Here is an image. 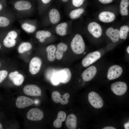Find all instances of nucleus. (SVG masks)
Segmentation results:
<instances>
[{
    "instance_id": "c9c22d12",
    "label": "nucleus",
    "mask_w": 129,
    "mask_h": 129,
    "mask_svg": "<svg viewBox=\"0 0 129 129\" xmlns=\"http://www.w3.org/2000/svg\"><path fill=\"white\" fill-rule=\"evenodd\" d=\"M103 129H115V128L111 126H107L103 128Z\"/></svg>"
},
{
    "instance_id": "bb28decb",
    "label": "nucleus",
    "mask_w": 129,
    "mask_h": 129,
    "mask_svg": "<svg viewBox=\"0 0 129 129\" xmlns=\"http://www.w3.org/2000/svg\"><path fill=\"white\" fill-rule=\"evenodd\" d=\"M67 24L66 22L61 23L56 27L55 30L56 33L61 36H64L67 34Z\"/></svg>"
},
{
    "instance_id": "cd10ccee",
    "label": "nucleus",
    "mask_w": 129,
    "mask_h": 129,
    "mask_svg": "<svg viewBox=\"0 0 129 129\" xmlns=\"http://www.w3.org/2000/svg\"><path fill=\"white\" fill-rule=\"evenodd\" d=\"M129 5L128 0H122L120 3V12L121 15L123 16L128 15V7Z\"/></svg>"
},
{
    "instance_id": "6ab92c4d",
    "label": "nucleus",
    "mask_w": 129,
    "mask_h": 129,
    "mask_svg": "<svg viewBox=\"0 0 129 129\" xmlns=\"http://www.w3.org/2000/svg\"><path fill=\"white\" fill-rule=\"evenodd\" d=\"M98 18L99 20L102 22L109 23L113 21L115 19V15L112 12L104 11L99 14Z\"/></svg>"
},
{
    "instance_id": "ddd939ff",
    "label": "nucleus",
    "mask_w": 129,
    "mask_h": 129,
    "mask_svg": "<svg viewBox=\"0 0 129 129\" xmlns=\"http://www.w3.org/2000/svg\"><path fill=\"white\" fill-rule=\"evenodd\" d=\"M87 28L89 32L95 38H98L102 35L101 27L99 24L96 22H93L89 23Z\"/></svg>"
},
{
    "instance_id": "f257e3e1",
    "label": "nucleus",
    "mask_w": 129,
    "mask_h": 129,
    "mask_svg": "<svg viewBox=\"0 0 129 129\" xmlns=\"http://www.w3.org/2000/svg\"><path fill=\"white\" fill-rule=\"evenodd\" d=\"M11 11L16 18L21 19L29 17L32 11V5L28 1L18 0L14 3L13 10Z\"/></svg>"
},
{
    "instance_id": "412c9836",
    "label": "nucleus",
    "mask_w": 129,
    "mask_h": 129,
    "mask_svg": "<svg viewBox=\"0 0 129 129\" xmlns=\"http://www.w3.org/2000/svg\"><path fill=\"white\" fill-rule=\"evenodd\" d=\"M65 124L69 129H76L77 126V118L73 114L69 115L66 118Z\"/></svg>"
},
{
    "instance_id": "e433bc0d",
    "label": "nucleus",
    "mask_w": 129,
    "mask_h": 129,
    "mask_svg": "<svg viewBox=\"0 0 129 129\" xmlns=\"http://www.w3.org/2000/svg\"><path fill=\"white\" fill-rule=\"evenodd\" d=\"M129 122H128L125 123L124 125V127L125 129H129Z\"/></svg>"
},
{
    "instance_id": "b1692460",
    "label": "nucleus",
    "mask_w": 129,
    "mask_h": 129,
    "mask_svg": "<svg viewBox=\"0 0 129 129\" xmlns=\"http://www.w3.org/2000/svg\"><path fill=\"white\" fill-rule=\"evenodd\" d=\"M66 116V115L65 112L63 111H59L58 113L57 119L54 122V126L56 128L61 127L62 123L65 121Z\"/></svg>"
},
{
    "instance_id": "f8f14e48",
    "label": "nucleus",
    "mask_w": 129,
    "mask_h": 129,
    "mask_svg": "<svg viewBox=\"0 0 129 129\" xmlns=\"http://www.w3.org/2000/svg\"><path fill=\"white\" fill-rule=\"evenodd\" d=\"M23 91L26 94L32 96H38L41 93V89L37 85L33 84L25 86L23 88Z\"/></svg>"
},
{
    "instance_id": "c85d7f7f",
    "label": "nucleus",
    "mask_w": 129,
    "mask_h": 129,
    "mask_svg": "<svg viewBox=\"0 0 129 129\" xmlns=\"http://www.w3.org/2000/svg\"><path fill=\"white\" fill-rule=\"evenodd\" d=\"M32 48L31 44L28 42H23L19 45L18 49V52L22 53L24 52L30 50Z\"/></svg>"
},
{
    "instance_id": "aec40b11",
    "label": "nucleus",
    "mask_w": 129,
    "mask_h": 129,
    "mask_svg": "<svg viewBox=\"0 0 129 129\" xmlns=\"http://www.w3.org/2000/svg\"><path fill=\"white\" fill-rule=\"evenodd\" d=\"M106 34L114 43L116 42L119 40V32L117 29H114L112 27L109 28L107 30Z\"/></svg>"
},
{
    "instance_id": "7c9ffc66",
    "label": "nucleus",
    "mask_w": 129,
    "mask_h": 129,
    "mask_svg": "<svg viewBox=\"0 0 129 129\" xmlns=\"http://www.w3.org/2000/svg\"><path fill=\"white\" fill-rule=\"evenodd\" d=\"M129 31V27L128 26L125 25L121 27L119 30L120 38L123 39H126Z\"/></svg>"
},
{
    "instance_id": "5701e85b",
    "label": "nucleus",
    "mask_w": 129,
    "mask_h": 129,
    "mask_svg": "<svg viewBox=\"0 0 129 129\" xmlns=\"http://www.w3.org/2000/svg\"><path fill=\"white\" fill-rule=\"evenodd\" d=\"M48 15L50 21L53 24L58 23L60 19V16L58 11L55 9H53L49 12Z\"/></svg>"
},
{
    "instance_id": "f3484780",
    "label": "nucleus",
    "mask_w": 129,
    "mask_h": 129,
    "mask_svg": "<svg viewBox=\"0 0 129 129\" xmlns=\"http://www.w3.org/2000/svg\"><path fill=\"white\" fill-rule=\"evenodd\" d=\"M97 71L96 67L94 66L89 67L82 73V76L83 79L86 81H90L94 77Z\"/></svg>"
},
{
    "instance_id": "dca6fc26",
    "label": "nucleus",
    "mask_w": 129,
    "mask_h": 129,
    "mask_svg": "<svg viewBox=\"0 0 129 129\" xmlns=\"http://www.w3.org/2000/svg\"><path fill=\"white\" fill-rule=\"evenodd\" d=\"M16 18V17L12 11L7 17L0 16V27H11Z\"/></svg>"
},
{
    "instance_id": "c756f323",
    "label": "nucleus",
    "mask_w": 129,
    "mask_h": 129,
    "mask_svg": "<svg viewBox=\"0 0 129 129\" xmlns=\"http://www.w3.org/2000/svg\"><path fill=\"white\" fill-rule=\"evenodd\" d=\"M84 11V9L82 8L74 10L70 12L69 15L70 17L72 19L77 18L80 17Z\"/></svg>"
},
{
    "instance_id": "a19ab883",
    "label": "nucleus",
    "mask_w": 129,
    "mask_h": 129,
    "mask_svg": "<svg viewBox=\"0 0 129 129\" xmlns=\"http://www.w3.org/2000/svg\"><path fill=\"white\" fill-rule=\"evenodd\" d=\"M64 2H67L68 0H62Z\"/></svg>"
},
{
    "instance_id": "473e14b6",
    "label": "nucleus",
    "mask_w": 129,
    "mask_h": 129,
    "mask_svg": "<svg viewBox=\"0 0 129 129\" xmlns=\"http://www.w3.org/2000/svg\"><path fill=\"white\" fill-rule=\"evenodd\" d=\"M85 0H72L73 5L75 7H78L83 4Z\"/></svg>"
},
{
    "instance_id": "20e7f679",
    "label": "nucleus",
    "mask_w": 129,
    "mask_h": 129,
    "mask_svg": "<svg viewBox=\"0 0 129 129\" xmlns=\"http://www.w3.org/2000/svg\"><path fill=\"white\" fill-rule=\"evenodd\" d=\"M88 99L91 105L96 108H100L103 106L102 99L98 93L95 92L91 91L89 93Z\"/></svg>"
},
{
    "instance_id": "72a5a7b5",
    "label": "nucleus",
    "mask_w": 129,
    "mask_h": 129,
    "mask_svg": "<svg viewBox=\"0 0 129 129\" xmlns=\"http://www.w3.org/2000/svg\"><path fill=\"white\" fill-rule=\"evenodd\" d=\"M113 0H99L101 3L103 4H108L111 3Z\"/></svg>"
},
{
    "instance_id": "7ed1b4c3",
    "label": "nucleus",
    "mask_w": 129,
    "mask_h": 129,
    "mask_svg": "<svg viewBox=\"0 0 129 129\" xmlns=\"http://www.w3.org/2000/svg\"><path fill=\"white\" fill-rule=\"evenodd\" d=\"M8 31L3 42L5 47L10 48L13 47L16 43V39L18 35L19 30L17 29H11Z\"/></svg>"
},
{
    "instance_id": "0eeeda50",
    "label": "nucleus",
    "mask_w": 129,
    "mask_h": 129,
    "mask_svg": "<svg viewBox=\"0 0 129 129\" xmlns=\"http://www.w3.org/2000/svg\"><path fill=\"white\" fill-rule=\"evenodd\" d=\"M101 57V53L98 51L90 53L82 60V65L85 67L88 66L99 59Z\"/></svg>"
},
{
    "instance_id": "f704fd0d",
    "label": "nucleus",
    "mask_w": 129,
    "mask_h": 129,
    "mask_svg": "<svg viewBox=\"0 0 129 129\" xmlns=\"http://www.w3.org/2000/svg\"><path fill=\"white\" fill-rule=\"evenodd\" d=\"M42 2L44 4H46L50 2L51 0H41Z\"/></svg>"
},
{
    "instance_id": "4be33fe9",
    "label": "nucleus",
    "mask_w": 129,
    "mask_h": 129,
    "mask_svg": "<svg viewBox=\"0 0 129 129\" xmlns=\"http://www.w3.org/2000/svg\"><path fill=\"white\" fill-rule=\"evenodd\" d=\"M67 45L62 43H59L58 45L55 53L56 58L58 60L61 59L62 58L64 53L67 50Z\"/></svg>"
},
{
    "instance_id": "4c0bfd02",
    "label": "nucleus",
    "mask_w": 129,
    "mask_h": 129,
    "mask_svg": "<svg viewBox=\"0 0 129 129\" xmlns=\"http://www.w3.org/2000/svg\"><path fill=\"white\" fill-rule=\"evenodd\" d=\"M3 8V6L0 3V11Z\"/></svg>"
},
{
    "instance_id": "1a4fd4ad",
    "label": "nucleus",
    "mask_w": 129,
    "mask_h": 129,
    "mask_svg": "<svg viewBox=\"0 0 129 129\" xmlns=\"http://www.w3.org/2000/svg\"><path fill=\"white\" fill-rule=\"evenodd\" d=\"M51 97L53 100L55 102H60L62 105H64L68 102V99L70 97V95L68 93H66L61 96L59 92L54 91L52 92Z\"/></svg>"
},
{
    "instance_id": "4468645a",
    "label": "nucleus",
    "mask_w": 129,
    "mask_h": 129,
    "mask_svg": "<svg viewBox=\"0 0 129 129\" xmlns=\"http://www.w3.org/2000/svg\"><path fill=\"white\" fill-rule=\"evenodd\" d=\"M34 101L32 99L23 96L18 97L16 99V105L19 108H23L29 106L34 103Z\"/></svg>"
},
{
    "instance_id": "2f4dec72",
    "label": "nucleus",
    "mask_w": 129,
    "mask_h": 129,
    "mask_svg": "<svg viewBox=\"0 0 129 129\" xmlns=\"http://www.w3.org/2000/svg\"><path fill=\"white\" fill-rule=\"evenodd\" d=\"M7 71L5 70L0 71V83L5 79L8 75Z\"/></svg>"
},
{
    "instance_id": "37998d69",
    "label": "nucleus",
    "mask_w": 129,
    "mask_h": 129,
    "mask_svg": "<svg viewBox=\"0 0 129 129\" xmlns=\"http://www.w3.org/2000/svg\"><path fill=\"white\" fill-rule=\"evenodd\" d=\"M1 66V64H0V66Z\"/></svg>"
},
{
    "instance_id": "393cba45",
    "label": "nucleus",
    "mask_w": 129,
    "mask_h": 129,
    "mask_svg": "<svg viewBox=\"0 0 129 129\" xmlns=\"http://www.w3.org/2000/svg\"><path fill=\"white\" fill-rule=\"evenodd\" d=\"M51 35V32L49 31L43 30H40L36 33L35 36L41 43L44 42L46 38L50 37Z\"/></svg>"
},
{
    "instance_id": "9b49d317",
    "label": "nucleus",
    "mask_w": 129,
    "mask_h": 129,
    "mask_svg": "<svg viewBox=\"0 0 129 129\" xmlns=\"http://www.w3.org/2000/svg\"><path fill=\"white\" fill-rule=\"evenodd\" d=\"M42 64L41 59L37 57H34L31 60L29 63V70L32 74L37 73L40 70Z\"/></svg>"
},
{
    "instance_id": "a211bd4d",
    "label": "nucleus",
    "mask_w": 129,
    "mask_h": 129,
    "mask_svg": "<svg viewBox=\"0 0 129 129\" xmlns=\"http://www.w3.org/2000/svg\"><path fill=\"white\" fill-rule=\"evenodd\" d=\"M9 79L16 85L19 86L23 83L24 78L23 75L17 71L10 73L9 75Z\"/></svg>"
},
{
    "instance_id": "a878e982",
    "label": "nucleus",
    "mask_w": 129,
    "mask_h": 129,
    "mask_svg": "<svg viewBox=\"0 0 129 129\" xmlns=\"http://www.w3.org/2000/svg\"><path fill=\"white\" fill-rule=\"evenodd\" d=\"M56 50V47L53 45H49L47 47L46 50L47 54V57L49 61L52 62L55 59Z\"/></svg>"
},
{
    "instance_id": "58836bf2",
    "label": "nucleus",
    "mask_w": 129,
    "mask_h": 129,
    "mask_svg": "<svg viewBox=\"0 0 129 129\" xmlns=\"http://www.w3.org/2000/svg\"><path fill=\"white\" fill-rule=\"evenodd\" d=\"M127 51L128 53L129 54V46H128L127 49Z\"/></svg>"
},
{
    "instance_id": "39448f33",
    "label": "nucleus",
    "mask_w": 129,
    "mask_h": 129,
    "mask_svg": "<svg viewBox=\"0 0 129 129\" xmlns=\"http://www.w3.org/2000/svg\"><path fill=\"white\" fill-rule=\"evenodd\" d=\"M18 20L22 28L26 32L32 33L36 30V26L33 20L30 19H21Z\"/></svg>"
},
{
    "instance_id": "423d86ee",
    "label": "nucleus",
    "mask_w": 129,
    "mask_h": 129,
    "mask_svg": "<svg viewBox=\"0 0 129 129\" xmlns=\"http://www.w3.org/2000/svg\"><path fill=\"white\" fill-rule=\"evenodd\" d=\"M127 87L126 84L124 82L119 81L113 83L111 86V89L115 94L121 96L126 92Z\"/></svg>"
},
{
    "instance_id": "6e6552de",
    "label": "nucleus",
    "mask_w": 129,
    "mask_h": 129,
    "mask_svg": "<svg viewBox=\"0 0 129 129\" xmlns=\"http://www.w3.org/2000/svg\"><path fill=\"white\" fill-rule=\"evenodd\" d=\"M26 117L29 120L38 121L42 119L43 117V113L40 109L37 108H33L28 111Z\"/></svg>"
},
{
    "instance_id": "79ce46f5",
    "label": "nucleus",
    "mask_w": 129,
    "mask_h": 129,
    "mask_svg": "<svg viewBox=\"0 0 129 129\" xmlns=\"http://www.w3.org/2000/svg\"><path fill=\"white\" fill-rule=\"evenodd\" d=\"M1 48V46L0 44V49Z\"/></svg>"
},
{
    "instance_id": "9d476101",
    "label": "nucleus",
    "mask_w": 129,
    "mask_h": 129,
    "mask_svg": "<svg viewBox=\"0 0 129 129\" xmlns=\"http://www.w3.org/2000/svg\"><path fill=\"white\" fill-rule=\"evenodd\" d=\"M123 69L121 66L117 65H113L108 70L107 78L110 80L115 79L121 75Z\"/></svg>"
},
{
    "instance_id": "2eb2a0df",
    "label": "nucleus",
    "mask_w": 129,
    "mask_h": 129,
    "mask_svg": "<svg viewBox=\"0 0 129 129\" xmlns=\"http://www.w3.org/2000/svg\"><path fill=\"white\" fill-rule=\"evenodd\" d=\"M60 82L66 84L70 80L71 74L70 70L67 68H64L57 72Z\"/></svg>"
},
{
    "instance_id": "f03ea898",
    "label": "nucleus",
    "mask_w": 129,
    "mask_h": 129,
    "mask_svg": "<svg viewBox=\"0 0 129 129\" xmlns=\"http://www.w3.org/2000/svg\"><path fill=\"white\" fill-rule=\"evenodd\" d=\"M70 46L73 52L75 54H80L84 52L85 45L81 36L79 34H76L72 39Z\"/></svg>"
},
{
    "instance_id": "ea45409f",
    "label": "nucleus",
    "mask_w": 129,
    "mask_h": 129,
    "mask_svg": "<svg viewBox=\"0 0 129 129\" xmlns=\"http://www.w3.org/2000/svg\"><path fill=\"white\" fill-rule=\"evenodd\" d=\"M2 129V125H1V124L0 123V129Z\"/></svg>"
}]
</instances>
